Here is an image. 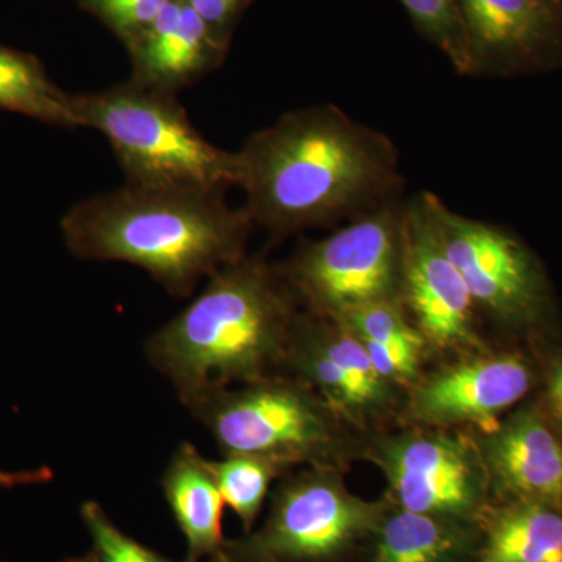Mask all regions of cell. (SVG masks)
I'll return each instance as SVG.
<instances>
[{"instance_id":"cell-1","label":"cell","mask_w":562,"mask_h":562,"mask_svg":"<svg viewBox=\"0 0 562 562\" xmlns=\"http://www.w3.org/2000/svg\"><path fill=\"white\" fill-rule=\"evenodd\" d=\"M236 157L243 209L276 236L335 220L379 198L397 177L391 140L330 105L284 114Z\"/></svg>"},{"instance_id":"cell-2","label":"cell","mask_w":562,"mask_h":562,"mask_svg":"<svg viewBox=\"0 0 562 562\" xmlns=\"http://www.w3.org/2000/svg\"><path fill=\"white\" fill-rule=\"evenodd\" d=\"M224 195L125 183L77 202L61 217L63 241L80 260L128 262L172 297L188 299L244 257L254 222Z\"/></svg>"},{"instance_id":"cell-3","label":"cell","mask_w":562,"mask_h":562,"mask_svg":"<svg viewBox=\"0 0 562 562\" xmlns=\"http://www.w3.org/2000/svg\"><path fill=\"white\" fill-rule=\"evenodd\" d=\"M291 310L273 273L246 257L224 266L147 339V361L187 405L233 382H254L280 357Z\"/></svg>"},{"instance_id":"cell-4","label":"cell","mask_w":562,"mask_h":562,"mask_svg":"<svg viewBox=\"0 0 562 562\" xmlns=\"http://www.w3.org/2000/svg\"><path fill=\"white\" fill-rule=\"evenodd\" d=\"M74 105L80 127L109 140L133 187L225 194L238 184L236 151L211 144L176 94L128 81L74 94Z\"/></svg>"},{"instance_id":"cell-5","label":"cell","mask_w":562,"mask_h":562,"mask_svg":"<svg viewBox=\"0 0 562 562\" xmlns=\"http://www.w3.org/2000/svg\"><path fill=\"white\" fill-rule=\"evenodd\" d=\"M224 454L280 462L317 457L330 441L319 406L299 387L261 382L247 390H216L184 405Z\"/></svg>"},{"instance_id":"cell-6","label":"cell","mask_w":562,"mask_h":562,"mask_svg":"<svg viewBox=\"0 0 562 562\" xmlns=\"http://www.w3.org/2000/svg\"><path fill=\"white\" fill-rule=\"evenodd\" d=\"M401 217L402 211L386 206L313 244L292 262L295 286L338 316L386 299L401 249Z\"/></svg>"},{"instance_id":"cell-7","label":"cell","mask_w":562,"mask_h":562,"mask_svg":"<svg viewBox=\"0 0 562 562\" xmlns=\"http://www.w3.org/2000/svg\"><path fill=\"white\" fill-rule=\"evenodd\" d=\"M424 198L443 250L461 273L473 302L503 319L528 322L539 316L543 286L530 254L497 228L453 213L436 195Z\"/></svg>"},{"instance_id":"cell-8","label":"cell","mask_w":562,"mask_h":562,"mask_svg":"<svg viewBox=\"0 0 562 562\" xmlns=\"http://www.w3.org/2000/svg\"><path fill=\"white\" fill-rule=\"evenodd\" d=\"M372 516L328 480L306 476L280 492L268 527L251 543L271 558L325 560L368 530Z\"/></svg>"},{"instance_id":"cell-9","label":"cell","mask_w":562,"mask_h":562,"mask_svg":"<svg viewBox=\"0 0 562 562\" xmlns=\"http://www.w3.org/2000/svg\"><path fill=\"white\" fill-rule=\"evenodd\" d=\"M472 72L513 74L562 61V11L546 0H457Z\"/></svg>"},{"instance_id":"cell-10","label":"cell","mask_w":562,"mask_h":562,"mask_svg":"<svg viewBox=\"0 0 562 562\" xmlns=\"http://www.w3.org/2000/svg\"><path fill=\"white\" fill-rule=\"evenodd\" d=\"M401 254L406 297L422 330L442 346L464 341L473 299L443 250L424 195L402 211Z\"/></svg>"},{"instance_id":"cell-11","label":"cell","mask_w":562,"mask_h":562,"mask_svg":"<svg viewBox=\"0 0 562 562\" xmlns=\"http://www.w3.org/2000/svg\"><path fill=\"white\" fill-rule=\"evenodd\" d=\"M216 40L187 0H171L133 46L132 83L177 94L213 66Z\"/></svg>"},{"instance_id":"cell-12","label":"cell","mask_w":562,"mask_h":562,"mask_svg":"<svg viewBox=\"0 0 562 562\" xmlns=\"http://www.w3.org/2000/svg\"><path fill=\"white\" fill-rule=\"evenodd\" d=\"M531 373L516 357H495L457 366L419 392L417 406L425 417L491 424L498 413L527 394Z\"/></svg>"},{"instance_id":"cell-13","label":"cell","mask_w":562,"mask_h":562,"mask_svg":"<svg viewBox=\"0 0 562 562\" xmlns=\"http://www.w3.org/2000/svg\"><path fill=\"white\" fill-rule=\"evenodd\" d=\"M391 476L406 512L464 513L475 498L468 453L449 439H414L391 462Z\"/></svg>"},{"instance_id":"cell-14","label":"cell","mask_w":562,"mask_h":562,"mask_svg":"<svg viewBox=\"0 0 562 562\" xmlns=\"http://www.w3.org/2000/svg\"><path fill=\"white\" fill-rule=\"evenodd\" d=\"M491 454L498 480L517 502L562 512V443L539 414L514 417Z\"/></svg>"},{"instance_id":"cell-15","label":"cell","mask_w":562,"mask_h":562,"mask_svg":"<svg viewBox=\"0 0 562 562\" xmlns=\"http://www.w3.org/2000/svg\"><path fill=\"white\" fill-rule=\"evenodd\" d=\"M162 494L188 546V562L211 558L224 547L225 503L210 460L190 442L173 450L161 476Z\"/></svg>"},{"instance_id":"cell-16","label":"cell","mask_w":562,"mask_h":562,"mask_svg":"<svg viewBox=\"0 0 562 562\" xmlns=\"http://www.w3.org/2000/svg\"><path fill=\"white\" fill-rule=\"evenodd\" d=\"M561 560V513L538 503L517 502L492 524L480 562Z\"/></svg>"},{"instance_id":"cell-17","label":"cell","mask_w":562,"mask_h":562,"mask_svg":"<svg viewBox=\"0 0 562 562\" xmlns=\"http://www.w3.org/2000/svg\"><path fill=\"white\" fill-rule=\"evenodd\" d=\"M0 110L43 124L80 127L74 94L58 88L29 55L0 46Z\"/></svg>"},{"instance_id":"cell-18","label":"cell","mask_w":562,"mask_h":562,"mask_svg":"<svg viewBox=\"0 0 562 562\" xmlns=\"http://www.w3.org/2000/svg\"><path fill=\"white\" fill-rule=\"evenodd\" d=\"M452 536L428 514L403 512L384 524L376 562H446Z\"/></svg>"},{"instance_id":"cell-19","label":"cell","mask_w":562,"mask_h":562,"mask_svg":"<svg viewBox=\"0 0 562 562\" xmlns=\"http://www.w3.org/2000/svg\"><path fill=\"white\" fill-rule=\"evenodd\" d=\"M210 465L225 506L241 519L244 527L250 528L279 464L247 454H225L220 461L210 460Z\"/></svg>"},{"instance_id":"cell-20","label":"cell","mask_w":562,"mask_h":562,"mask_svg":"<svg viewBox=\"0 0 562 562\" xmlns=\"http://www.w3.org/2000/svg\"><path fill=\"white\" fill-rule=\"evenodd\" d=\"M414 27L435 44L462 76L472 72L468 33L457 0H398Z\"/></svg>"},{"instance_id":"cell-21","label":"cell","mask_w":562,"mask_h":562,"mask_svg":"<svg viewBox=\"0 0 562 562\" xmlns=\"http://www.w3.org/2000/svg\"><path fill=\"white\" fill-rule=\"evenodd\" d=\"M319 351L335 368L341 372L349 392L350 406H364L379 401L382 394V375L369 357L364 342L349 333H339L328 341L310 346Z\"/></svg>"},{"instance_id":"cell-22","label":"cell","mask_w":562,"mask_h":562,"mask_svg":"<svg viewBox=\"0 0 562 562\" xmlns=\"http://www.w3.org/2000/svg\"><path fill=\"white\" fill-rule=\"evenodd\" d=\"M344 321L350 324L361 341L384 344V346L422 349L424 339L413 330L401 312L386 299L364 303L344 313Z\"/></svg>"},{"instance_id":"cell-23","label":"cell","mask_w":562,"mask_h":562,"mask_svg":"<svg viewBox=\"0 0 562 562\" xmlns=\"http://www.w3.org/2000/svg\"><path fill=\"white\" fill-rule=\"evenodd\" d=\"M81 519L94 543V552L102 562H139V542L116 527L98 502L81 505Z\"/></svg>"},{"instance_id":"cell-24","label":"cell","mask_w":562,"mask_h":562,"mask_svg":"<svg viewBox=\"0 0 562 562\" xmlns=\"http://www.w3.org/2000/svg\"><path fill=\"white\" fill-rule=\"evenodd\" d=\"M94 9L125 38L136 43L171 0H91Z\"/></svg>"},{"instance_id":"cell-25","label":"cell","mask_w":562,"mask_h":562,"mask_svg":"<svg viewBox=\"0 0 562 562\" xmlns=\"http://www.w3.org/2000/svg\"><path fill=\"white\" fill-rule=\"evenodd\" d=\"M364 342L369 357L375 366L376 372L382 376L394 379H409L416 372L419 362L420 349L409 347L384 346V344Z\"/></svg>"},{"instance_id":"cell-26","label":"cell","mask_w":562,"mask_h":562,"mask_svg":"<svg viewBox=\"0 0 562 562\" xmlns=\"http://www.w3.org/2000/svg\"><path fill=\"white\" fill-rule=\"evenodd\" d=\"M187 2L202 18L211 33L225 27L243 5L244 0H187Z\"/></svg>"},{"instance_id":"cell-27","label":"cell","mask_w":562,"mask_h":562,"mask_svg":"<svg viewBox=\"0 0 562 562\" xmlns=\"http://www.w3.org/2000/svg\"><path fill=\"white\" fill-rule=\"evenodd\" d=\"M54 471L47 465L29 469V471H2L0 469V490H14L21 486L46 484L54 480Z\"/></svg>"},{"instance_id":"cell-28","label":"cell","mask_w":562,"mask_h":562,"mask_svg":"<svg viewBox=\"0 0 562 562\" xmlns=\"http://www.w3.org/2000/svg\"><path fill=\"white\" fill-rule=\"evenodd\" d=\"M266 554L254 543L236 546V543H224L220 552L210 558V562H266Z\"/></svg>"},{"instance_id":"cell-29","label":"cell","mask_w":562,"mask_h":562,"mask_svg":"<svg viewBox=\"0 0 562 562\" xmlns=\"http://www.w3.org/2000/svg\"><path fill=\"white\" fill-rule=\"evenodd\" d=\"M550 395H552L554 405L562 409V364L553 373L552 382H550Z\"/></svg>"},{"instance_id":"cell-30","label":"cell","mask_w":562,"mask_h":562,"mask_svg":"<svg viewBox=\"0 0 562 562\" xmlns=\"http://www.w3.org/2000/svg\"><path fill=\"white\" fill-rule=\"evenodd\" d=\"M0 562H7V561H0ZM60 562H102V561L99 560L98 553L91 552L88 554H83V557L69 558V560H63Z\"/></svg>"},{"instance_id":"cell-31","label":"cell","mask_w":562,"mask_h":562,"mask_svg":"<svg viewBox=\"0 0 562 562\" xmlns=\"http://www.w3.org/2000/svg\"><path fill=\"white\" fill-rule=\"evenodd\" d=\"M546 2H549L550 5L554 7V9L562 11V0H546Z\"/></svg>"},{"instance_id":"cell-32","label":"cell","mask_w":562,"mask_h":562,"mask_svg":"<svg viewBox=\"0 0 562 562\" xmlns=\"http://www.w3.org/2000/svg\"><path fill=\"white\" fill-rule=\"evenodd\" d=\"M557 562H562V560L561 561H557Z\"/></svg>"}]
</instances>
